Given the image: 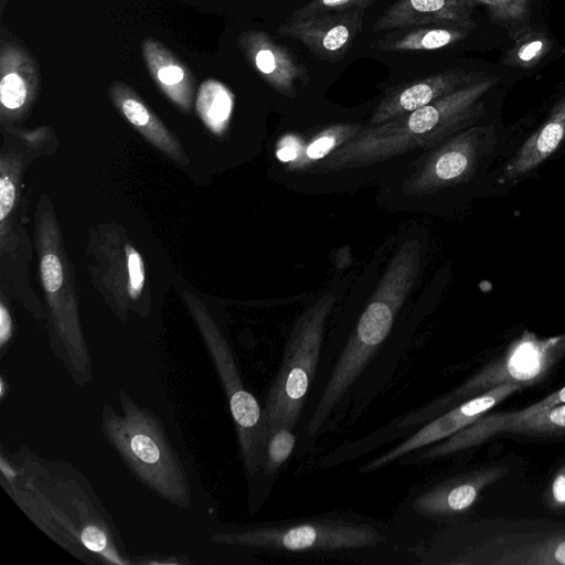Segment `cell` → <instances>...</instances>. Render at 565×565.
<instances>
[{
	"label": "cell",
	"instance_id": "5b68a950",
	"mask_svg": "<svg viewBox=\"0 0 565 565\" xmlns=\"http://www.w3.org/2000/svg\"><path fill=\"white\" fill-rule=\"evenodd\" d=\"M334 301L333 294L322 295L295 322L267 395L264 408L267 431L278 425L296 427L315 379L326 322Z\"/></svg>",
	"mask_w": 565,
	"mask_h": 565
},
{
	"label": "cell",
	"instance_id": "5bb4252c",
	"mask_svg": "<svg viewBox=\"0 0 565 565\" xmlns=\"http://www.w3.org/2000/svg\"><path fill=\"white\" fill-rule=\"evenodd\" d=\"M40 84L39 68L21 45L1 41L0 102L3 117H17L34 100Z\"/></svg>",
	"mask_w": 565,
	"mask_h": 565
},
{
	"label": "cell",
	"instance_id": "4316f807",
	"mask_svg": "<svg viewBox=\"0 0 565 565\" xmlns=\"http://www.w3.org/2000/svg\"><path fill=\"white\" fill-rule=\"evenodd\" d=\"M132 455L145 463H154L160 459V449L156 441L145 433H135L130 439Z\"/></svg>",
	"mask_w": 565,
	"mask_h": 565
},
{
	"label": "cell",
	"instance_id": "9c48e42d",
	"mask_svg": "<svg viewBox=\"0 0 565 565\" xmlns=\"http://www.w3.org/2000/svg\"><path fill=\"white\" fill-rule=\"evenodd\" d=\"M520 390L522 388L519 385L504 384L459 403L422 425L418 430L395 447L362 466L360 472L366 473L382 469L398 461L409 452L440 441L460 431Z\"/></svg>",
	"mask_w": 565,
	"mask_h": 565
},
{
	"label": "cell",
	"instance_id": "ffe728a7",
	"mask_svg": "<svg viewBox=\"0 0 565 565\" xmlns=\"http://www.w3.org/2000/svg\"><path fill=\"white\" fill-rule=\"evenodd\" d=\"M407 31L388 34L377 41L385 52L431 51L452 45L470 33L471 28L461 25H425L407 28Z\"/></svg>",
	"mask_w": 565,
	"mask_h": 565
},
{
	"label": "cell",
	"instance_id": "cb8c5ba5",
	"mask_svg": "<svg viewBox=\"0 0 565 565\" xmlns=\"http://www.w3.org/2000/svg\"><path fill=\"white\" fill-rule=\"evenodd\" d=\"M550 46L551 43L546 35L531 33L516 45L512 52V57L508 58L509 63L526 67L532 66L547 53Z\"/></svg>",
	"mask_w": 565,
	"mask_h": 565
},
{
	"label": "cell",
	"instance_id": "2e32d148",
	"mask_svg": "<svg viewBox=\"0 0 565 565\" xmlns=\"http://www.w3.org/2000/svg\"><path fill=\"white\" fill-rule=\"evenodd\" d=\"M564 403L565 386L522 409L494 414H489L488 412L460 431L419 449L416 454V459L419 463H428L467 450L471 440L489 428L525 418L545 408Z\"/></svg>",
	"mask_w": 565,
	"mask_h": 565
},
{
	"label": "cell",
	"instance_id": "6da1fadb",
	"mask_svg": "<svg viewBox=\"0 0 565 565\" xmlns=\"http://www.w3.org/2000/svg\"><path fill=\"white\" fill-rule=\"evenodd\" d=\"M498 82V77L486 75L412 113L380 125H367L337 147L323 161L322 169L359 168L416 149L429 150L476 125L486 111L481 98Z\"/></svg>",
	"mask_w": 565,
	"mask_h": 565
},
{
	"label": "cell",
	"instance_id": "7a4b0ae2",
	"mask_svg": "<svg viewBox=\"0 0 565 565\" xmlns=\"http://www.w3.org/2000/svg\"><path fill=\"white\" fill-rule=\"evenodd\" d=\"M420 564L565 565V522L482 520L445 529L422 547Z\"/></svg>",
	"mask_w": 565,
	"mask_h": 565
},
{
	"label": "cell",
	"instance_id": "4dcf8cb0",
	"mask_svg": "<svg viewBox=\"0 0 565 565\" xmlns=\"http://www.w3.org/2000/svg\"><path fill=\"white\" fill-rule=\"evenodd\" d=\"M11 334V318L3 303L0 305V340L4 344Z\"/></svg>",
	"mask_w": 565,
	"mask_h": 565
},
{
	"label": "cell",
	"instance_id": "30bf717a",
	"mask_svg": "<svg viewBox=\"0 0 565 565\" xmlns=\"http://www.w3.org/2000/svg\"><path fill=\"white\" fill-rule=\"evenodd\" d=\"M362 29V11L350 10L295 18L282 23L277 32L301 42L322 60L343 57Z\"/></svg>",
	"mask_w": 565,
	"mask_h": 565
},
{
	"label": "cell",
	"instance_id": "d4e9b609",
	"mask_svg": "<svg viewBox=\"0 0 565 565\" xmlns=\"http://www.w3.org/2000/svg\"><path fill=\"white\" fill-rule=\"evenodd\" d=\"M376 0H311L295 10L290 19L305 18L328 12H344L367 8Z\"/></svg>",
	"mask_w": 565,
	"mask_h": 565
},
{
	"label": "cell",
	"instance_id": "44dd1931",
	"mask_svg": "<svg viewBox=\"0 0 565 565\" xmlns=\"http://www.w3.org/2000/svg\"><path fill=\"white\" fill-rule=\"evenodd\" d=\"M195 106L202 121L214 132H221L231 115L232 97L224 85L207 79L200 86Z\"/></svg>",
	"mask_w": 565,
	"mask_h": 565
},
{
	"label": "cell",
	"instance_id": "3957f363",
	"mask_svg": "<svg viewBox=\"0 0 565 565\" xmlns=\"http://www.w3.org/2000/svg\"><path fill=\"white\" fill-rule=\"evenodd\" d=\"M423 263L419 241L403 243L392 257L376 290L334 364L306 433L315 437L384 343L411 292Z\"/></svg>",
	"mask_w": 565,
	"mask_h": 565
},
{
	"label": "cell",
	"instance_id": "52a82bcc",
	"mask_svg": "<svg viewBox=\"0 0 565 565\" xmlns=\"http://www.w3.org/2000/svg\"><path fill=\"white\" fill-rule=\"evenodd\" d=\"M497 146L493 126L473 125L451 136L415 163L405 181L411 194H428L469 181Z\"/></svg>",
	"mask_w": 565,
	"mask_h": 565
},
{
	"label": "cell",
	"instance_id": "7402d4cb",
	"mask_svg": "<svg viewBox=\"0 0 565 565\" xmlns=\"http://www.w3.org/2000/svg\"><path fill=\"white\" fill-rule=\"evenodd\" d=\"M297 437L287 425L275 426L267 431L262 471L275 476L295 449Z\"/></svg>",
	"mask_w": 565,
	"mask_h": 565
},
{
	"label": "cell",
	"instance_id": "277c9868",
	"mask_svg": "<svg viewBox=\"0 0 565 565\" xmlns=\"http://www.w3.org/2000/svg\"><path fill=\"white\" fill-rule=\"evenodd\" d=\"M565 360V333L542 338L524 331L507 350L472 374L455 390L427 405L398 417L394 423L365 437L375 447L405 429L422 426L459 403L504 384L521 388L544 382Z\"/></svg>",
	"mask_w": 565,
	"mask_h": 565
},
{
	"label": "cell",
	"instance_id": "d6986e66",
	"mask_svg": "<svg viewBox=\"0 0 565 565\" xmlns=\"http://www.w3.org/2000/svg\"><path fill=\"white\" fill-rule=\"evenodd\" d=\"M498 436L529 443L565 441V403L545 408L525 418L489 428L475 437L468 449Z\"/></svg>",
	"mask_w": 565,
	"mask_h": 565
},
{
	"label": "cell",
	"instance_id": "f546056e",
	"mask_svg": "<svg viewBox=\"0 0 565 565\" xmlns=\"http://www.w3.org/2000/svg\"><path fill=\"white\" fill-rule=\"evenodd\" d=\"M81 540L93 552H100L107 545L106 535L96 526L85 527L81 534Z\"/></svg>",
	"mask_w": 565,
	"mask_h": 565
},
{
	"label": "cell",
	"instance_id": "83f0119b",
	"mask_svg": "<svg viewBox=\"0 0 565 565\" xmlns=\"http://www.w3.org/2000/svg\"><path fill=\"white\" fill-rule=\"evenodd\" d=\"M126 254L129 276V294L131 297L137 298L142 289L145 280L142 258L131 245L126 246Z\"/></svg>",
	"mask_w": 565,
	"mask_h": 565
},
{
	"label": "cell",
	"instance_id": "8fae6325",
	"mask_svg": "<svg viewBox=\"0 0 565 565\" xmlns=\"http://www.w3.org/2000/svg\"><path fill=\"white\" fill-rule=\"evenodd\" d=\"M486 75L482 72L451 68L401 84L386 93L367 125H380L412 113Z\"/></svg>",
	"mask_w": 565,
	"mask_h": 565
},
{
	"label": "cell",
	"instance_id": "e0dca14e",
	"mask_svg": "<svg viewBox=\"0 0 565 565\" xmlns=\"http://www.w3.org/2000/svg\"><path fill=\"white\" fill-rule=\"evenodd\" d=\"M142 55L158 87L180 108L190 110L195 79L186 65L152 38L143 40Z\"/></svg>",
	"mask_w": 565,
	"mask_h": 565
},
{
	"label": "cell",
	"instance_id": "8992f818",
	"mask_svg": "<svg viewBox=\"0 0 565 565\" xmlns=\"http://www.w3.org/2000/svg\"><path fill=\"white\" fill-rule=\"evenodd\" d=\"M385 532L375 521L321 514L250 527L227 535L226 541L276 552L333 553L375 547L386 540Z\"/></svg>",
	"mask_w": 565,
	"mask_h": 565
},
{
	"label": "cell",
	"instance_id": "4fadbf2b",
	"mask_svg": "<svg viewBox=\"0 0 565 565\" xmlns=\"http://www.w3.org/2000/svg\"><path fill=\"white\" fill-rule=\"evenodd\" d=\"M473 0H398L373 24L374 31L402 30L425 25L475 28Z\"/></svg>",
	"mask_w": 565,
	"mask_h": 565
},
{
	"label": "cell",
	"instance_id": "9a60e30c",
	"mask_svg": "<svg viewBox=\"0 0 565 565\" xmlns=\"http://www.w3.org/2000/svg\"><path fill=\"white\" fill-rule=\"evenodd\" d=\"M565 141V95L542 125L507 161L499 181L513 183L529 175L548 160Z\"/></svg>",
	"mask_w": 565,
	"mask_h": 565
},
{
	"label": "cell",
	"instance_id": "603a6c76",
	"mask_svg": "<svg viewBox=\"0 0 565 565\" xmlns=\"http://www.w3.org/2000/svg\"><path fill=\"white\" fill-rule=\"evenodd\" d=\"M484 6L490 17L505 25H516L529 17V0H473Z\"/></svg>",
	"mask_w": 565,
	"mask_h": 565
},
{
	"label": "cell",
	"instance_id": "f1b7e54d",
	"mask_svg": "<svg viewBox=\"0 0 565 565\" xmlns=\"http://www.w3.org/2000/svg\"><path fill=\"white\" fill-rule=\"evenodd\" d=\"M15 200V186L9 174L3 169L0 178V221L4 222L11 213Z\"/></svg>",
	"mask_w": 565,
	"mask_h": 565
},
{
	"label": "cell",
	"instance_id": "ba28073f",
	"mask_svg": "<svg viewBox=\"0 0 565 565\" xmlns=\"http://www.w3.org/2000/svg\"><path fill=\"white\" fill-rule=\"evenodd\" d=\"M508 472L503 465L484 466L466 470L427 486L409 495L413 513L430 521H447L467 513L481 492Z\"/></svg>",
	"mask_w": 565,
	"mask_h": 565
},
{
	"label": "cell",
	"instance_id": "ac0fdd59",
	"mask_svg": "<svg viewBox=\"0 0 565 565\" xmlns=\"http://www.w3.org/2000/svg\"><path fill=\"white\" fill-rule=\"evenodd\" d=\"M108 90L114 105L141 135L173 159L184 162L178 140L132 88L120 81H115Z\"/></svg>",
	"mask_w": 565,
	"mask_h": 565
},
{
	"label": "cell",
	"instance_id": "484cf974",
	"mask_svg": "<svg viewBox=\"0 0 565 565\" xmlns=\"http://www.w3.org/2000/svg\"><path fill=\"white\" fill-rule=\"evenodd\" d=\"M546 508L553 511L565 509V463L555 472L544 491Z\"/></svg>",
	"mask_w": 565,
	"mask_h": 565
},
{
	"label": "cell",
	"instance_id": "7c38bea8",
	"mask_svg": "<svg viewBox=\"0 0 565 565\" xmlns=\"http://www.w3.org/2000/svg\"><path fill=\"white\" fill-rule=\"evenodd\" d=\"M238 47L262 78L285 95L296 93L298 83L307 84L308 73L292 52L257 30L239 34Z\"/></svg>",
	"mask_w": 565,
	"mask_h": 565
}]
</instances>
